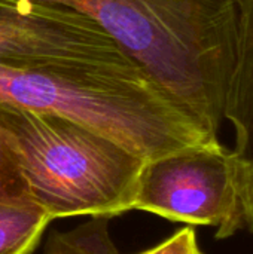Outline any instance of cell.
Instances as JSON below:
<instances>
[{"instance_id": "1", "label": "cell", "mask_w": 253, "mask_h": 254, "mask_svg": "<svg viewBox=\"0 0 253 254\" xmlns=\"http://www.w3.org/2000/svg\"><path fill=\"white\" fill-rule=\"evenodd\" d=\"M101 25L188 115L218 134L237 58L239 0H7Z\"/></svg>"}, {"instance_id": "2", "label": "cell", "mask_w": 253, "mask_h": 254, "mask_svg": "<svg viewBox=\"0 0 253 254\" xmlns=\"http://www.w3.org/2000/svg\"><path fill=\"white\" fill-rule=\"evenodd\" d=\"M0 103L78 121L145 162L218 143L137 63H67L16 67L0 63Z\"/></svg>"}, {"instance_id": "3", "label": "cell", "mask_w": 253, "mask_h": 254, "mask_svg": "<svg viewBox=\"0 0 253 254\" xmlns=\"http://www.w3.org/2000/svg\"><path fill=\"white\" fill-rule=\"evenodd\" d=\"M31 202L51 219L113 217L133 210L145 161L110 137L70 118L0 103Z\"/></svg>"}, {"instance_id": "4", "label": "cell", "mask_w": 253, "mask_h": 254, "mask_svg": "<svg viewBox=\"0 0 253 254\" xmlns=\"http://www.w3.org/2000/svg\"><path fill=\"white\" fill-rule=\"evenodd\" d=\"M133 210L170 222L216 228L225 240L245 229V208L233 150L219 141L182 149L143 164Z\"/></svg>"}, {"instance_id": "5", "label": "cell", "mask_w": 253, "mask_h": 254, "mask_svg": "<svg viewBox=\"0 0 253 254\" xmlns=\"http://www.w3.org/2000/svg\"><path fill=\"white\" fill-rule=\"evenodd\" d=\"M0 63L36 67L137 61L101 25L76 10L0 0Z\"/></svg>"}, {"instance_id": "6", "label": "cell", "mask_w": 253, "mask_h": 254, "mask_svg": "<svg viewBox=\"0 0 253 254\" xmlns=\"http://www.w3.org/2000/svg\"><path fill=\"white\" fill-rule=\"evenodd\" d=\"M225 119L236 131L233 156L245 208V229L253 234V0H239L237 58L227 97Z\"/></svg>"}, {"instance_id": "7", "label": "cell", "mask_w": 253, "mask_h": 254, "mask_svg": "<svg viewBox=\"0 0 253 254\" xmlns=\"http://www.w3.org/2000/svg\"><path fill=\"white\" fill-rule=\"evenodd\" d=\"M51 222L34 204L0 205V254H31Z\"/></svg>"}, {"instance_id": "8", "label": "cell", "mask_w": 253, "mask_h": 254, "mask_svg": "<svg viewBox=\"0 0 253 254\" xmlns=\"http://www.w3.org/2000/svg\"><path fill=\"white\" fill-rule=\"evenodd\" d=\"M109 219L92 216L72 231L52 232L45 254H122L110 237Z\"/></svg>"}, {"instance_id": "9", "label": "cell", "mask_w": 253, "mask_h": 254, "mask_svg": "<svg viewBox=\"0 0 253 254\" xmlns=\"http://www.w3.org/2000/svg\"><path fill=\"white\" fill-rule=\"evenodd\" d=\"M33 204L10 132L0 124V205Z\"/></svg>"}, {"instance_id": "10", "label": "cell", "mask_w": 253, "mask_h": 254, "mask_svg": "<svg viewBox=\"0 0 253 254\" xmlns=\"http://www.w3.org/2000/svg\"><path fill=\"white\" fill-rule=\"evenodd\" d=\"M139 254H203L192 228H183L158 246Z\"/></svg>"}]
</instances>
